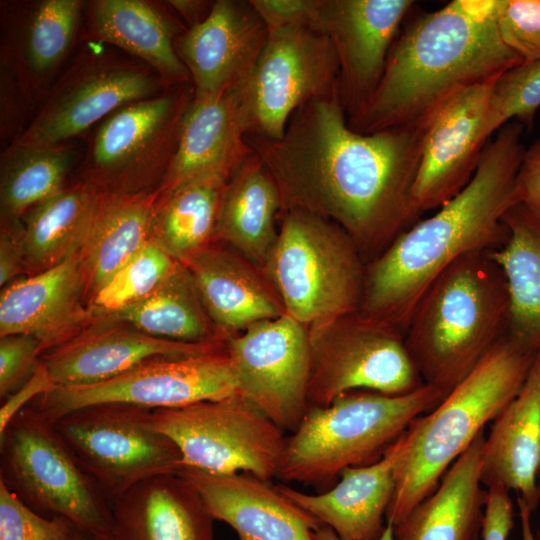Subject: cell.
<instances>
[{
	"instance_id": "1",
	"label": "cell",
	"mask_w": 540,
	"mask_h": 540,
	"mask_svg": "<svg viewBox=\"0 0 540 540\" xmlns=\"http://www.w3.org/2000/svg\"><path fill=\"white\" fill-rule=\"evenodd\" d=\"M424 128L358 133L337 92L297 109L281 139L247 135L246 141L274 177L282 210L334 222L361 257L375 259L420 220L413 190Z\"/></svg>"
},
{
	"instance_id": "2",
	"label": "cell",
	"mask_w": 540,
	"mask_h": 540,
	"mask_svg": "<svg viewBox=\"0 0 540 540\" xmlns=\"http://www.w3.org/2000/svg\"><path fill=\"white\" fill-rule=\"evenodd\" d=\"M524 126L510 121L486 145L470 182L401 233L365 268L361 311L405 332L430 284L461 257L493 251L508 239L506 212L518 203L516 177Z\"/></svg>"
},
{
	"instance_id": "3",
	"label": "cell",
	"mask_w": 540,
	"mask_h": 540,
	"mask_svg": "<svg viewBox=\"0 0 540 540\" xmlns=\"http://www.w3.org/2000/svg\"><path fill=\"white\" fill-rule=\"evenodd\" d=\"M498 0H453L399 32L381 80L348 119L358 133L425 124L463 90L498 79L521 60L501 40Z\"/></svg>"
},
{
	"instance_id": "4",
	"label": "cell",
	"mask_w": 540,
	"mask_h": 540,
	"mask_svg": "<svg viewBox=\"0 0 540 540\" xmlns=\"http://www.w3.org/2000/svg\"><path fill=\"white\" fill-rule=\"evenodd\" d=\"M508 318L507 281L490 251L451 264L421 296L404 332L423 383L444 398L506 335Z\"/></svg>"
},
{
	"instance_id": "5",
	"label": "cell",
	"mask_w": 540,
	"mask_h": 540,
	"mask_svg": "<svg viewBox=\"0 0 540 540\" xmlns=\"http://www.w3.org/2000/svg\"><path fill=\"white\" fill-rule=\"evenodd\" d=\"M535 354L505 335L437 406L412 420L402 434L386 522L398 524L437 488L484 425L518 394Z\"/></svg>"
},
{
	"instance_id": "6",
	"label": "cell",
	"mask_w": 540,
	"mask_h": 540,
	"mask_svg": "<svg viewBox=\"0 0 540 540\" xmlns=\"http://www.w3.org/2000/svg\"><path fill=\"white\" fill-rule=\"evenodd\" d=\"M442 399L424 384L403 395L354 390L326 406H310L286 436L276 478L326 491L345 469L380 460L413 419Z\"/></svg>"
},
{
	"instance_id": "7",
	"label": "cell",
	"mask_w": 540,
	"mask_h": 540,
	"mask_svg": "<svg viewBox=\"0 0 540 540\" xmlns=\"http://www.w3.org/2000/svg\"><path fill=\"white\" fill-rule=\"evenodd\" d=\"M285 313L319 327L361 309L365 268L347 233L319 215L288 210L267 263Z\"/></svg>"
},
{
	"instance_id": "8",
	"label": "cell",
	"mask_w": 540,
	"mask_h": 540,
	"mask_svg": "<svg viewBox=\"0 0 540 540\" xmlns=\"http://www.w3.org/2000/svg\"><path fill=\"white\" fill-rule=\"evenodd\" d=\"M0 481L34 511L113 540L111 502L40 412L28 405L0 434Z\"/></svg>"
},
{
	"instance_id": "9",
	"label": "cell",
	"mask_w": 540,
	"mask_h": 540,
	"mask_svg": "<svg viewBox=\"0 0 540 540\" xmlns=\"http://www.w3.org/2000/svg\"><path fill=\"white\" fill-rule=\"evenodd\" d=\"M52 424L110 502L143 480L176 474L182 467L177 445L154 425L152 409L98 403L70 411Z\"/></svg>"
},
{
	"instance_id": "10",
	"label": "cell",
	"mask_w": 540,
	"mask_h": 540,
	"mask_svg": "<svg viewBox=\"0 0 540 540\" xmlns=\"http://www.w3.org/2000/svg\"><path fill=\"white\" fill-rule=\"evenodd\" d=\"M152 420L177 445L182 467L276 478L284 430L242 395L154 409Z\"/></svg>"
},
{
	"instance_id": "11",
	"label": "cell",
	"mask_w": 540,
	"mask_h": 540,
	"mask_svg": "<svg viewBox=\"0 0 540 540\" xmlns=\"http://www.w3.org/2000/svg\"><path fill=\"white\" fill-rule=\"evenodd\" d=\"M309 338V407L354 390L403 395L424 385L404 333L361 310L312 328Z\"/></svg>"
},
{
	"instance_id": "12",
	"label": "cell",
	"mask_w": 540,
	"mask_h": 540,
	"mask_svg": "<svg viewBox=\"0 0 540 540\" xmlns=\"http://www.w3.org/2000/svg\"><path fill=\"white\" fill-rule=\"evenodd\" d=\"M247 135L281 139L293 113L339 92V64L329 37L312 26L269 32L249 77L238 88Z\"/></svg>"
},
{
	"instance_id": "13",
	"label": "cell",
	"mask_w": 540,
	"mask_h": 540,
	"mask_svg": "<svg viewBox=\"0 0 540 540\" xmlns=\"http://www.w3.org/2000/svg\"><path fill=\"white\" fill-rule=\"evenodd\" d=\"M237 394V371L226 347L202 355L155 359L95 384L53 386L30 406L53 423L70 411L98 403H124L154 410Z\"/></svg>"
},
{
	"instance_id": "14",
	"label": "cell",
	"mask_w": 540,
	"mask_h": 540,
	"mask_svg": "<svg viewBox=\"0 0 540 540\" xmlns=\"http://www.w3.org/2000/svg\"><path fill=\"white\" fill-rule=\"evenodd\" d=\"M226 347L235 364L240 395L292 433L309 408L311 345L304 325L284 313L228 337Z\"/></svg>"
},
{
	"instance_id": "15",
	"label": "cell",
	"mask_w": 540,
	"mask_h": 540,
	"mask_svg": "<svg viewBox=\"0 0 540 540\" xmlns=\"http://www.w3.org/2000/svg\"><path fill=\"white\" fill-rule=\"evenodd\" d=\"M496 80L463 90L425 123L413 190L420 214L441 207L474 176L491 139L487 120Z\"/></svg>"
},
{
	"instance_id": "16",
	"label": "cell",
	"mask_w": 540,
	"mask_h": 540,
	"mask_svg": "<svg viewBox=\"0 0 540 540\" xmlns=\"http://www.w3.org/2000/svg\"><path fill=\"white\" fill-rule=\"evenodd\" d=\"M411 0H320L318 29L339 64V93L347 118L358 114L376 90Z\"/></svg>"
},
{
	"instance_id": "17",
	"label": "cell",
	"mask_w": 540,
	"mask_h": 540,
	"mask_svg": "<svg viewBox=\"0 0 540 540\" xmlns=\"http://www.w3.org/2000/svg\"><path fill=\"white\" fill-rule=\"evenodd\" d=\"M226 348L222 342L186 343L160 339L119 321H96L47 351L41 361L54 386L103 382L160 358H183Z\"/></svg>"
},
{
	"instance_id": "18",
	"label": "cell",
	"mask_w": 540,
	"mask_h": 540,
	"mask_svg": "<svg viewBox=\"0 0 540 540\" xmlns=\"http://www.w3.org/2000/svg\"><path fill=\"white\" fill-rule=\"evenodd\" d=\"M269 32L249 1L218 0L190 27L176 51L194 82V94L240 87L249 77Z\"/></svg>"
},
{
	"instance_id": "19",
	"label": "cell",
	"mask_w": 540,
	"mask_h": 540,
	"mask_svg": "<svg viewBox=\"0 0 540 540\" xmlns=\"http://www.w3.org/2000/svg\"><path fill=\"white\" fill-rule=\"evenodd\" d=\"M203 498L215 520L227 523L239 540H314L324 526L271 480L251 473L215 474L182 467L178 473Z\"/></svg>"
},
{
	"instance_id": "20",
	"label": "cell",
	"mask_w": 540,
	"mask_h": 540,
	"mask_svg": "<svg viewBox=\"0 0 540 540\" xmlns=\"http://www.w3.org/2000/svg\"><path fill=\"white\" fill-rule=\"evenodd\" d=\"M237 89L194 94L179 129L177 146L160 189L162 195L187 183L220 176L229 179L252 153Z\"/></svg>"
},
{
	"instance_id": "21",
	"label": "cell",
	"mask_w": 540,
	"mask_h": 540,
	"mask_svg": "<svg viewBox=\"0 0 540 540\" xmlns=\"http://www.w3.org/2000/svg\"><path fill=\"white\" fill-rule=\"evenodd\" d=\"M87 291L80 255L27 278L0 294V336L28 334L43 354L65 343L88 324ZM42 354V355H43Z\"/></svg>"
},
{
	"instance_id": "22",
	"label": "cell",
	"mask_w": 540,
	"mask_h": 540,
	"mask_svg": "<svg viewBox=\"0 0 540 540\" xmlns=\"http://www.w3.org/2000/svg\"><path fill=\"white\" fill-rule=\"evenodd\" d=\"M193 95L179 91L137 101L113 112L98 129L91 147L92 170L103 178L117 180L132 176L153 161L168 167L183 114Z\"/></svg>"
},
{
	"instance_id": "23",
	"label": "cell",
	"mask_w": 540,
	"mask_h": 540,
	"mask_svg": "<svg viewBox=\"0 0 540 540\" xmlns=\"http://www.w3.org/2000/svg\"><path fill=\"white\" fill-rule=\"evenodd\" d=\"M402 434L380 460L345 469L326 491L308 494L284 483L278 486L340 540H378L385 530L386 512L394 492Z\"/></svg>"
},
{
	"instance_id": "24",
	"label": "cell",
	"mask_w": 540,
	"mask_h": 540,
	"mask_svg": "<svg viewBox=\"0 0 540 540\" xmlns=\"http://www.w3.org/2000/svg\"><path fill=\"white\" fill-rule=\"evenodd\" d=\"M540 349L518 394L493 420L485 438L481 483L515 491L532 512L540 502Z\"/></svg>"
},
{
	"instance_id": "25",
	"label": "cell",
	"mask_w": 540,
	"mask_h": 540,
	"mask_svg": "<svg viewBox=\"0 0 540 540\" xmlns=\"http://www.w3.org/2000/svg\"><path fill=\"white\" fill-rule=\"evenodd\" d=\"M113 540H215L214 518L193 485L163 474L111 502Z\"/></svg>"
},
{
	"instance_id": "26",
	"label": "cell",
	"mask_w": 540,
	"mask_h": 540,
	"mask_svg": "<svg viewBox=\"0 0 540 540\" xmlns=\"http://www.w3.org/2000/svg\"><path fill=\"white\" fill-rule=\"evenodd\" d=\"M484 429L454 461L437 488L394 525V540H478L487 490L481 485Z\"/></svg>"
},
{
	"instance_id": "27",
	"label": "cell",
	"mask_w": 540,
	"mask_h": 540,
	"mask_svg": "<svg viewBox=\"0 0 540 540\" xmlns=\"http://www.w3.org/2000/svg\"><path fill=\"white\" fill-rule=\"evenodd\" d=\"M156 81L135 68H104L78 79L53 100L21 142L58 146L116 110L150 98Z\"/></svg>"
},
{
	"instance_id": "28",
	"label": "cell",
	"mask_w": 540,
	"mask_h": 540,
	"mask_svg": "<svg viewBox=\"0 0 540 540\" xmlns=\"http://www.w3.org/2000/svg\"><path fill=\"white\" fill-rule=\"evenodd\" d=\"M158 198L145 192L100 194L79 253L88 299L151 241Z\"/></svg>"
},
{
	"instance_id": "29",
	"label": "cell",
	"mask_w": 540,
	"mask_h": 540,
	"mask_svg": "<svg viewBox=\"0 0 540 540\" xmlns=\"http://www.w3.org/2000/svg\"><path fill=\"white\" fill-rule=\"evenodd\" d=\"M208 316L224 330L245 329L285 313L244 262L208 246L182 259Z\"/></svg>"
},
{
	"instance_id": "30",
	"label": "cell",
	"mask_w": 540,
	"mask_h": 540,
	"mask_svg": "<svg viewBox=\"0 0 540 540\" xmlns=\"http://www.w3.org/2000/svg\"><path fill=\"white\" fill-rule=\"evenodd\" d=\"M509 236L490 251L509 292L506 335L526 351L540 349V217L517 203L504 216Z\"/></svg>"
},
{
	"instance_id": "31",
	"label": "cell",
	"mask_w": 540,
	"mask_h": 540,
	"mask_svg": "<svg viewBox=\"0 0 540 540\" xmlns=\"http://www.w3.org/2000/svg\"><path fill=\"white\" fill-rule=\"evenodd\" d=\"M281 210L278 185L252 151L227 182L217 234L252 261L266 264L277 238L275 220Z\"/></svg>"
},
{
	"instance_id": "32",
	"label": "cell",
	"mask_w": 540,
	"mask_h": 540,
	"mask_svg": "<svg viewBox=\"0 0 540 540\" xmlns=\"http://www.w3.org/2000/svg\"><path fill=\"white\" fill-rule=\"evenodd\" d=\"M100 191L90 184L62 189L31 208L18 229L26 270L36 274L76 256L88 237Z\"/></svg>"
},
{
	"instance_id": "33",
	"label": "cell",
	"mask_w": 540,
	"mask_h": 540,
	"mask_svg": "<svg viewBox=\"0 0 540 540\" xmlns=\"http://www.w3.org/2000/svg\"><path fill=\"white\" fill-rule=\"evenodd\" d=\"M207 316L189 271L179 262L148 296L105 320L126 323L160 339L221 342L209 327Z\"/></svg>"
},
{
	"instance_id": "34",
	"label": "cell",
	"mask_w": 540,
	"mask_h": 540,
	"mask_svg": "<svg viewBox=\"0 0 540 540\" xmlns=\"http://www.w3.org/2000/svg\"><path fill=\"white\" fill-rule=\"evenodd\" d=\"M93 27L100 39L142 58L162 76L177 82L191 78L174 47L170 24L146 2L98 1Z\"/></svg>"
},
{
	"instance_id": "35",
	"label": "cell",
	"mask_w": 540,
	"mask_h": 540,
	"mask_svg": "<svg viewBox=\"0 0 540 540\" xmlns=\"http://www.w3.org/2000/svg\"><path fill=\"white\" fill-rule=\"evenodd\" d=\"M228 180L208 177L159 196L151 241L177 261L206 247L217 233Z\"/></svg>"
},
{
	"instance_id": "36",
	"label": "cell",
	"mask_w": 540,
	"mask_h": 540,
	"mask_svg": "<svg viewBox=\"0 0 540 540\" xmlns=\"http://www.w3.org/2000/svg\"><path fill=\"white\" fill-rule=\"evenodd\" d=\"M73 151L19 141L7 152L1 170L0 201L5 221H15L63 189Z\"/></svg>"
},
{
	"instance_id": "37",
	"label": "cell",
	"mask_w": 540,
	"mask_h": 540,
	"mask_svg": "<svg viewBox=\"0 0 540 540\" xmlns=\"http://www.w3.org/2000/svg\"><path fill=\"white\" fill-rule=\"evenodd\" d=\"M179 261L148 242L88 299L89 324L109 318L148 296L176 268Z\"/></svg>"
},
{
	"instance_id": "38",
	"label": "cell",
	"mask_w": 540,
	"mask_h": 540,
	"mask_svg": "<svg viewBox=\"0 0 540 540\" xmlns=\"http://www.w3.org/2000/svg\"><path fill=\"white\" fill-rule=\"evenodd\" d=\"M76 0L43 1L33 14L26 40L28 63L36 72L55 66L68 51L80 17Z\"/></svg>"
},
{
	"instance_id": "39",
	"label": "cell",
	"mask_w": 540,
	"mask_h": 540,
	"mask_svg": "<svg viewBox=\"0 0 540 540\" xmlns=\"http://www.w3.org/2000/svg\"><path fill=\"white\" fill-rule=\"evenodd\" d=\"M539 108L540 60L514 66L494 83L487 120L489 136L513 120L531 130Z\"/></svg>"
},
{
	"instance_id": "40",
	"label": "cell",
	"mask_w": 540,
	"mask_h": 540,
	"mask_svg": "<svg viewBox=\"0 0 540 540\" xmlns=\"http://www.w3.org/2000/svg\"><path fill=\"white\" fill-rule=\"evenodd\" d=\"M76 530L62 517H42L0 481V540H72Z\"/></svg>"
},
{
	"instance_id": "41",
	"label": "cell",
	"mask_w": 540,
	"mask_h": 540,
	"mask_svg": "<svg viewBox=\"0 0 540 540\" xmlns=\"http://www.w3.org/2000/svg\"><path fill=\"white\" fill-rule=\"evenodd\" d=\"M496 24L502 42L522 63L540 60V0H498Z\"/></svg>"
},
{
	"instance_id": "42",
	"label": "cell",
	"mask_w": 540,
	"mask_h": 540,
	"mask_svg": "<svg viewBox=\"0 0 540 540\" xmlns=\"http://www.w3.org/2000/svg\"><path fill=\"white\" fill-rule=\"evenodd\" d=\"M42 344L28 334L0 336V398L3 401L22 387L36 372Z\"/></svg>"
},
{
	"instance_id": "43",
	"label": "cell",
	"mask_w": 540,
	"mask_h": 540,
	"mask_svg": "<svg viewBox=\"0 0 540 540\" xmlns=\"http://www.w3.org/2000/svg\"><path fill=\"white\" fill-rule=\"evenodd\" d=\"M268 32L293 27L318 28L320 0H250Z\"/></svg>"
},
{
	"instance_id": "44",
	"label": "cell",
	"mask_w": 540,
	"mask_h": 540,
	"mask_svg": "<svg viewBox=\"0 0 540 540\" xmlns=\"http://www.w3.org/2000/svg\"><path fill=\"white\" fill-rule=\"evenodd\" d=\"M509 492L499 485L487 488L482 540H507L514 527L513 503Z\"/></svg>"
},
{
	"instance_id": "45",
	"label": "cell",
	"mask_w": 540,
	"mask_h": 540,
	"mask_svg": "<svg viewBox=\"0 0 540 540\" xmlns=\"http://www.w3.org/2000/svg\"><path fill=\"white\" fill-rule=\"evenodd\" d=\"M518 203L540 217V137L525 148L516 177Z\"/></svg>"
},
{
	"instance_id": "46",
	"label": "cell",
	"mask_w": 540,
	"mask_h": 540,
	"mask_svg": "<svg viewBox=\"0 0 540 540\" xmlns=\"http://www.w3.org/2000/svg\"><path fill=\"white\" fill-rule=\"evenodd\" d=\"M54 386L47 368L40 364L33 376L17 391L6 399L0 408V434L3 433L13 417L23 408L30 405L37 397L49 391Z\"/></svg>"
},
{
	"instance_id": "47",
	"label": "cell",
	"mask_w": 540,
	"mask_h": 540,
	"mask_svg": "<svg viewBox=\"0 0 540 540\" xmlns=\"http://www.w3.org/2000/svg\"><path fill=\"white\" fill-rule=\"evenodd\" d=\"M26 270L18 229H14L13 223H5L1 229L0 237V285L16 280L17 276Z\"/></svg>"
},
{
	"instance_id": "48",
	"label": "cell",
	"mask_w": 540,
	"mask_h": 540,
	"mask_svg": "<svg viewBox=\"0 0 540 540\" xmlns=\"http://www.w3.org/2000/svg\"><path fill=\"white\" fill-rule=\"evenodd\" d=\"M394 526L391 523H386L385 530L378 540H394ZM314 540H340L335 532L327 527L322 526L318 530L312 532Z\"/></svg>"
},
{
	"instance_id": "49",
	"label": "cell",
	"mask_w": 540,
	"mask_h": 540,
	"mask_svg": "<svg viewBox=\"0 0 540 540\" xmlns=\"http://www.w3.org/2000/svg\"><path fill=\"white\" fill-rule=\"evenodd\" d=\"M172 5L181 13L187 21L190 20L191 27L199 23V7L203 2L199 1H172Z\"/></svg>"
},
{
	"instance_id": "50",
	"label": "cell",
	"mask_w": 540,
	"mask_h": 540,
	"mask_svg": "<svg viewBox=\"0 0 540 540\" xmlns=\"http://www.w3.org/2000/svg\"><path fill=\"white\" fill-rule=\"evenodd\" d=\"M517 503L519 507V516L521 521L522 540H540V538L536 537L532 531L530 523L531 513L528 510L527 506L520 498H517Z\"/></svg>"
},
{
	"instance_id": "51",
	"label": "cell",
	"mask_w": 540,
	"mask_h": 540,
	"mask_svg": "<svg viewBox=\"0 0 540 540\" xmlns=\"http://www.w3.org/2000/svg\"><path fill=\"white\" fill-rule=\"evenodd\" d=\"M72 540H100L94 537H91L87 534L82 533L78 529L75 531Z\"/></svg>"
},
{
	"instance_id": "52",
	"label": "cell",
	"mask_w": 540,
	"mask_h": 540,
	"mask_svg": "<svg viewBox=\"0 0 540 540\" xmlns=\"http://www.w3.org/2000/svg\"><path fill=\"white\" fill-rule=\"evenodd\" d=\"M537 482H538V485L540 486V464L537 470Z\"/></svg>"
}]
</instances>
